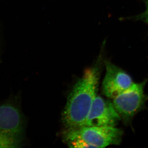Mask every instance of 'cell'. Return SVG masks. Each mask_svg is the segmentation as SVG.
I'll return each mask as SVG.
<instances>
[{"mask_svg":"<svg viewBox=\"0 0 148 148\" xmlns=\"http://www.w3.org/2000/svg\"><path fill=\"white\" fill-rule=\"evenodd\" d=\"M100 63L86 70L73 87L62 114L66 130L82 127L97 95L100 76Z\"/></svg>","mask_w":148,"mask_h":148,"instance_id":"obj_1","label":"cell"},{"mask_svg":"<svg viewBox=\"0 0 148 148\" xmlns=\"http://www.w3.org/2000/svg\"><path fill=\"white\" fill-rule=\"evenodd\" d=\"M25 128V119L18 106L10 102L0 105V148L20 147Z\"/></svg>","mask_w":148,"mask_h":148,"instance_id":"obj_2","label":"cell"},{"mask_svg":"<svg viewBox=\"0 0 148 148\" xmlns=\"http://www.w3.org/2000/svg\"><path fill=\"white\" fill-rule=\"evenodd\" d=\"M123 134L122 130L116 127L83 126L66 130L63 137L65 141L73 138L81 140L90 148H104L119 145Z\"/></svg>","mask_w":148,"mask_h":148,"instance_id":"obj_3","label":"cell"},{"mask_svg":"<svg viewBox=\"0 0 148 148\" xmlns=\"http://www.w3.org/2000/svg\"><path fill=\"white\" fill-rule=\"evenodd\" d=\"M147 80L133 84L129 88L113 98L112 103L125 124H129L133 117L144 108L148 99L144 93Z\"/></svg>","mask_w":148,"mask_h":148,"instance_id":"obj_4","label":"cell"},{"mask_svg":"<svg viewBox=\"0 0 148 148\" xmlns=\"http://www.w3.org/2000/svg\"><path fill=\"white\" fill-rule=\"evenodd\" d=\"M121 120L112 102L97 95L82 127H116Z\"/></svg>","mask_w":148,"mask_h":148,"instance_id":"obj_5","label":"cell"},{"mask_svg":"<svg viewBox=\"0 0 148 148\" xmlns=\"http://www.w3.org/2000/svg\"><path fill=\"white\" fill-rule=\"evenodd\" d=\"M106 74L102 82V92L108 98L113 99L133 84L132 77L126 71L108 60H105Z\"/></svg>","mask_w":148,"mask_h":148,"instance_id":"obj_6","label":"cell"},{"mask_svg":"<svg viewBox=\"0 0 148 148\" xmlns=\"http://www.w3.org/2000/svg\"><path fill=\"white\" fill-rule=\"evenodd\" d=\"M145 5V10L142 13L139 14L130 16L120 18L121 21H132L134 22H142L148 25V0H142Z\"/></svg>","mask_w":148,"mask_h":148,"instance_id":"obj_7","label":"cell"}]
</instances>
